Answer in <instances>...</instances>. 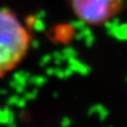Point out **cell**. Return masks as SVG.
Masks as SVG:
<instances>
[{"instance_id":"1","label":"cell","mask_w":127,"mask_h":127,"mask_svg":"<svg viewBox=\"0 0 127 127\" xmlns=\"http://www.w3.org/2000/svg\"><path fill=\"white\" fill-rule=\"evenodd\" d=\"M32 43V34L15 13L0 9V77L22 63Z\"/></svg>"},{"instance_id":"2","label":"cell","mask_w":127,"mask_h":127,"mask_svg":"<svg viewBox=\"0 0 127 127\" xmlns=\"http://www.w3.org/2000/svg\"><path fill=\"white\" fill-rule=\"evenodd\" d=\"M123 0H70L74 15L88 26H101L121 9Z\"/></svg>"}]
</instances>
